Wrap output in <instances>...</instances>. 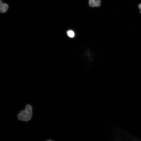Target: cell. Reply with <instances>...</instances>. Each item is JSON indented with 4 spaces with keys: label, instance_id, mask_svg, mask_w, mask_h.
Returning <instances> with one entry per match:
<instances>
[{
    "label": "cell",
    "instance_id": "1",
    "mask_svg": "<svg viewBox=\"0 0 141 141\" xmlns=\"http://www.w3.org/2000/svg\"><path fill=\"white\" fill-rule=\"evenodd\" d=\"M32 110L31 106L29 104L27 105L25 110L21 111L18 115V119L25 121H27L30 120L32 114Z\"/></svg>",
    "mask_w": 141,
    "mask_h": 141
},
{
    "label": "cell",
    "instance_id": "2",
    "mask_svg": "<svg viewBox=\"0 0 141 141\" xmlns=\"http://www.w3.org/2000/svg\"><path fill=\"white\" fill-rule=\"evenodd\" d=\"M8 5L5 3H3V1L0 0V11L1 13L5 12L8 9Z\"/></svg>",
    "mask_w": 141,
    "mask_h": 141
},
{
    "label": "cell",
    "instance_id": "3",
    "mask_svg": "<svg viewBox=\"0 0 141 141\" xmlns=\"http://www.w3.org/2000/svg\"><path fill=\"white\" fill-rule=\"evenodd\" d=\"M89 4L91 7H99L101 5V0H89Z\"/></svg>",
    "mask_w": 141,
    "mask_h": 141
},
{
    "label": "cell",
    "instance_id": "4",
    "mask_svg": "<svg viewBox=\"0 0 141 141\" xmlns=\"http://www.w3.org/2000/svg\"><path fill=\"white\" fill-rule=\"evenodd\" d=\"M67 34L68 36L70 38H73L75 36V33L72 30H69L67 32Z\"/></svg>",
    "mask_w": 141,
    "mask_h": 141
},
{
    "label": "cell",
    "instance_id": "5",
    "mask_svg": "<svg viewBox=\"0 0 141 141\" xmlns=\"http://www.w3.org/2000/svg\"><path fill=\"white\" fill-rule=\"evenodd\" d=\"M138 8L140 10H141V3L139 5Z\"/></svg>",
    "mask_w": 141,
    "mask_h": 141
},
{
    "label": "cell",
    "instance_id": "6",
    "mask_svg": "<svg viewBox=\"0 0 141 141\" xmlns=\"http://www.w3.org/2000/svg\"><path fill=\"white\" fill-rule=\"evenodd\" d=\"M140 13H141V10H140Z\"/></svg>",
    "mask_w": 141,
    "mask_h": 141
}]
</instances>
